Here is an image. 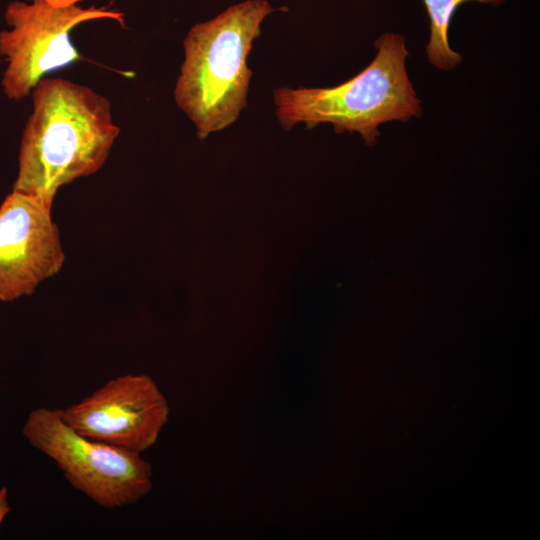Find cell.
I'll use <instances>...</instances> for the list:
<instances>
[{
    "label": "cell",
    "instance_id": "cell-2",
    "mask_svg": "<svg viewBox=\"0 0 540 540\" xmlns=\"http://www.w3.org/2000/svg\"><path fill=\"white\" fill-rule=\"evenodd\" d=\"M273 11L267 0H247L188 31L173 95L199 139L233 124L247 107L252 77L247 58Z\"/></svg>",
    "mask_w": 540,
    "mask_h": 540
},
{
    "label": "cell",
    "instance_id": "cell-6",
    "mask_svg": "<svg viewBox=\"0 0 540 540\" xmlns=\"http://www.w3.org/2000/svg\"><path fill=\"white\" fill-rule=\"evenodd\" d=\"M63 420L89 439L141 453L157 440L169 407L147 375H122L65 409Z\"/></svg>",
    "mask_w": 540,
    "mask_h": 540
},
{
    "label": "cell",
    "instance_id": "cell-9",
    "mask_svg": "<svg viewBox=\"0 0 540 540\" xmlns=\"http://www.w3.org/2000/svg\"><path fill=\"white\" fill-rule=\"evenodd\" d=\"M10 511V506L8 503V490L6 487L0 488V525L6 515Z\"/></svg>",
    "mask_w": 540,
    "mask_h": 540
},
{
    "label": "cell",
    "instance_id": "cell-4",
    "mask_svg": "<svg viewBox=\"0 0 540 540\" xmlns=\"http://www.w3.org/2000/svg\"><path fill=\"white\" fill-rule=\"evenodd\" d=\"M22 434L75 489L102 507L134 504L152 489L151 465L140 453L82 436L63 420L60 408L32 410Z\"/></svg>",
    "mask_w": 540,
    "mask_h": 540
},
{
    "label": "cell",
    "instance_id": "cell-1",
    "mask_svg": "<svg viewBox=\"0 0 540 540\" xmlns=\"http://www.w3.org/2000/svg\"><path fill=\"white\" fill-rule=\"evenodd\" d=\"M31 95L13 190L52 206L59 188L102 168L120 129L109 100L88 86L47 77Z\"/></svg>",
    "mask_w": 540,
    "mask_h": 540
},
{
    "label": "cell",
    "instance_id": "cell-3",
    "mask_svg": "<svg viewBox=\"0 0 540 540\" xmlns=\"http://www.w3.org/2000/svg\"><path fill=\"white\" fill-rule=\"evenodd\" d=\"M376 56L353 78L327 88H276L275 114L284 130L298 123L312 128L331 124L336 133L357 132L374 145L379 126L419 117L420 100L406 71L403 36L386 33L375 42Z\"/></svg>",
    "mask_w": 540,
    "mask_h": 540
},
{
    "label": "cell",
    "instance_id": "cell-5",
    "mask_svg": "<svg viewBox=\"0 0 540 540\" xmlns=\"http://www.w3.org/2000/svg\"><path fill=\"white\" fill-rule=\"evenodd\" d=\"M85 1L26 0L8 5L9 28L0 31V56L7 62L1 86L8 99L24 98L43 76L82 58L70 38L77 25L110 19L125 27V15L119 10L84 7Z\"/></svg>",
    "mask_w": 540,
    "mask_h": 540
},
{
    "label": "cell",
    "instance_id": "cell-7",
    "mask_svg": "<svg viewBox=\"0 0 540 540\" xmlns=\"http://www.w3.org/2000/svg\"><path fill=\"white\" fill-rule=\"evenodd\" d=\"M52 206L12 190L0 205V301L31 295L65 261Z\"/></svg>",
    "mask_w": 540,
    "mask_h": 540
},
{
    "label": "cell",
    "instance_id": "cell-8",
    "mask_svg": "<svg viewBox=\"0 0 540 540\" xmlns=\"http://www.w3.org/2000/svg\"><path fill=\"white\" fill-rule=\"evenodd\" d=\"M466 1L500 5L505 0H423L430 19V39L426 54L436 68L450 70L462 61L461 55L450 47L448 31L454 12Z\"/></svg>",
    "mask_w": 540,
    "mask_h": 540
}]
</instances>
